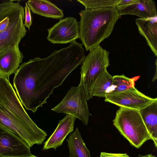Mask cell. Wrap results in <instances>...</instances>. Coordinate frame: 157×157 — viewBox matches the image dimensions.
Returning a JSON list of instances; mask_svg holds the SVG:
<instances>
[{
    "label": "cell",
    "mask_w": 157,
    "mask_h": 157,
    "mask_svg": "<svg viewBox=\"0 0 157 157\" xmlns=\"http://www.w3.org/2000/svg\"><path fill=\"white\" fill-rule=\"evenodd\" d=\"M82 44L74 41L44 58L36 57L22 64L15 73L13 86L22 105L33 113L46 103L54 89L85 57Z\"/></svg>",
    "instance_id": "6da1fadb"
},
{
    "label": "cell",
    "mask_w": 157,
    "mask_h": 157,
    "mask_svg": "<svg viewBox=\"0 0 157 157\" xmlns=\"http://www.w3.org/2000/svg\"><path fill=\"white\" fill-rule=\"evenodd\" d=\"M0 125L17 136L30 148L42 144L47 133L24 109L9 79L0 76Z\"/></svg>",
    "instance_id": "7a4b0ae2"
},
{
    "label": "cell",
    "mask_w": 157,
    "mask_h": 157,
    "mask_svg": "<svg viewBox=\"0 0 157 157\" xmlns=\"http://www.w3.org/2000/svg\"><path fill=\"white\" fill-rule=\"evenodd\" d=\"M79 14V38L86 51L108 38L121 17L118 10L114 7L85 9Z\"/></svg>",
    "instance_id": "3957f363"
},
{
    "label": "cell",
    "mask_w": 157,
    "mask_h": 157,
    "mask_svg": "<svg viewBox=\"0 0 157 157\" xmlns=\"http://www.w3.org/2000/svg\"><path fill=\"white\" fill-rule=\"evenodd\" d=\"M113 122L121 134L137 148L151 140L138 110L120 107Z\"/></svg>",
    "instance_id": "277c9868"
},
{
    "label": "cell",
    "mask_w": 157,
    "mask_h": 157,
    "mask_svg": "<svg viewBox=\"0 0 157 157\" xmlns=\"http://www.w3.org/2000/svg\"><path fill=\"white\" fill-rule=\"evenodd\" d=\"M109 52L100 45L91 49L81 68L80 84L83 86L87 100L93 98V86L97 79L109 65Z\"/></svg>",
    "instance_id": "5b68a950"
},
{
    "label": "cell",
    "mask_w": 157,
    "mask_h": 157,
    "mask_svg": "<svg viewBox=\"0 0 157 157\" xmlns=\"http://www.w3.org/2000/svg\"><path fill=\"white\" fill-rule=\"evenodd\" d=\"M87 98L85 89L80 84L77 87L72 86L68 90L62 100L51 109L58 113L72 116L87 125L89 116Z\"/></svg>",
    "instance_id": "8992f818"
},
{
    "label": "cell",
    "mask_w": 157,
    "mask_h": 157,
    "mask_svg": "<svg viewBox=\"0 0 157 157\" xmlns=\"http://www.w3.org/2000/svg\"><path fill=\"white\" fill-rule=\"evenodd\" d=\"M48 31L47 40L53 44L70 43L79 37V23L74 17L60 19Z\"/></svg>",
    "instance_id": "52a82bcc"
},
{
    "label": "cell",
    "mask_w": 157,
    "mask_h": 157,
    "mask_svg": "<svg viewBox=\"0 0 157 157\" xmlns=\"http://www.w3.org/2000/svg\"><path fill=\"white\" fill-rule=\"evenodd\" d=\"M30 148L17 136L0 125V157L30 156Z\"/></svg>",
    "instance_id": "ba28073f"
},
{
    "label": "cell",
    "mask_w": 157,
    "mask_h": 157,
    "mask_svg": "<svg viewBox=\"0 0 157 157\" xmlns=\"http://www.w3.org/2000/svg\"><path fill=\"white\" fill-rule=\"evenodd\" d=\"M105 101L120 107L137 110L145 107L151 102L157 100L146 96L137 90L135 87L118 94H106Z\"/></svg>",
    "instance_id": "9c48e42d"
},
{
    "label": "cell",
    "mask_w": 157,
    "mask_h": 157,
    "mask_svg": "<svg viewBox=\"0 0 157 157\" xmlns=\"http://www.w3.org/2000/svg\"><path fill=\"white\" fill-rule=\"evenodd\" d=\"M25 12L10 24L7 28L0 32V53L8 48L18 45L26 35V30L23 23Z\"/></svg>",
    "instance_id": "30bf717a"
},
{
    "label": "cell",
    "mask_w": 157,
    "mask_h": 157,
    "mask_svg": "<svg viewBox=\"0 0 157 157\" xmlns=\"http://www.w3.org/2000/svg\"><path fill=\"white\" fill-rule=\"evenodd\" d=\"M76 118L67 114L64 118L59 120L54 132L44 143L43 150L53 148L56 150L62 145L67 136L73 132Z\"/></svg>",
    "instance_id": "8fae6325"
},
{
    "label": "cell",
    "mask_w": 157,
    "mask_h": 157,
    "mask_svg": "<svg viewBox=\"0 0 157 157\" xmlns=\"http://www.w3.org/2000/svg\"><path fill=\"white\" fill-rule=\"evenodd\" d=\"M24 57L18 45L10 47L0 53V76L9 78L15 73Z\"/></svg>",
    "instance_id": "7c38bea8"
},
{
    "label": "cell",
    "mask_w": 157,
    "mask_h": 157,
    "mask_svg": "<svg viewBox=\"0 0 157 157\" xmlns=\"http://www.w3.org/2000/svg\"><path fill=\"white\" fill-rule=\"evenodd\" d=\"M116 8L121 16L132 15L140 18L147 19L157 16V9L155 2L151 0H138L135 3Z\"/></svg>",
    "instance_id": "4fadbf2b"
},
{
    "label": "cell",
    "mask_w": 157,
    "mask_h": 157,
    "mask_svg": "<svg viewBox=\"0 0 157 157\" xmlns=\"http://www.w3.org/2000/svg\"><path fill=\"white\" fill-rule=\"evenodd\" d=\"M135 22L139 33L157 57V16L147 19L137 18Z\"/></svg>",
    "instance_id": "5bb4252c"
},
{
    "label": "cell",
    "mask_w": 157,
    "mask_h": 157,
    "mask_svg": "<svg viewBox=\"0 0 157 157\" xmlns=\"http://www.w3.org/2000/svg\"><path fill=\"white\" fill-rule=\"evenodd\" d=\"M13 0H0V32L5 30L12 21L23 12L24 7Z\"/></svg>",
    "instance_id": "9a60e30c"
},
{
    "label": "cell",
    "mask_w": 157,
    "mask_h": 157,
    "mask_svg": "<svg viewBox=\"0 0 157 157\" xmlns=\"http://www.w3.org/2000/svg\"><path fill=\"white\" fill-rule=\"evenodd\" d=\"M33 13L46 17L62 18L63 10L50 1L47 0H29L26 2Z\"/></svg>",
    "instance_id": "2e32d148"
},
{
    "label": "cell",
    "mask_w": 157,
    "mask_h": 157,
    "mask_svg": "<svg viewBox=\"0 0 157 157\" xmlns=\"http://www.w3.org/2000/svg\"><path fill=\"white\" fill-rule=\"evenodd\" d=\"M156 147L157 146V100L138 110Z\"/></svg>",
    "instance_id": "e0dca14e"
},
{
    "label": "cell",
    "mask_w": 157,
    "mask_h": 157,
    "mask_svg": "<svg viewBox=\"0 0 157 157\" xmlns=\"http://www.w3.org/2000/svg\"><path fill=\"white\" fill-rule=\"evenodd\" d=\"M66 140L69 149L68 157H91L90 151L86 147L78 128L70 133Z\"/></svg>",
    "instance_id": "ac0fdd59"
},
{
    "label": "cell",
    "mask_w": 157,
    "mask_h": 157,
    "mask_svg": "<svg viewBox=\"0 0 157 157\" xmlns=\"http://www.w3.org/2000/svg\"><path fill=\"white\" fill-rule=\"evenodd\" d=\"M113 76L107 70L102 72L95 81L92 88V95L105 98L106 92L112 85Z\"/></svg>",
    "instance_id": "d6986e66"
},
{
    "label": "cell",
    "mask_w": 157,
    "mask_h": 157,
    "mask_svg": "<svg viewBox=\"0 0 157 157\" xmlns=\"http://www.w3.org/2000/svg\"><path fill=\"white\" fill-rule=\"evenodd\" d=\"M135 80V78H130L124 75L113 76L112 85L105 95L118 94L134 87Z\"/></svg>",
    "instance_id": "ffe728a7"
},
{
    "label": "cell",
    "mask_w": 157,
    "mask_h": 157,
    "mask_svg": "<svg viewBox=\"0 0 157 157\" xmlns=\"http://www.w3.org/2000/svg\"><path fill=\"white\" fill-rule=\"evenodd\" d=\"M121 0H77L85 9L116 7Z\"/></svg>",
    "instance_id": "44dd1931"
},
{
    "label": "cell",
    "mask_w": 157,
    "mask_h": 157,
    "mask_svg": "<svg viewBox=\"0 0 157 157\" xmlns=\"http://www.w3.org/2000/svg\"><path fill=\"white\" fill-rule=\"evenodd\" d=\"M25 21L24 25L25 27L27 28L29 30L32 24V17L30 10L26 2L25 7Z\"/></svg>",
    "instance_id": "7402d4cb"
},
{
    "label": "cell",
    "mask_w": 157,
    "mask_h": 157,
    "mask_svg": "<svg viewBox=\"0 0 157 157\" xmlns=\"http://www.w3.org/2000/svg\"><path fill=\"white\" fill-rule=\"evenodd\" d=\"M100 157H130L126 154L111 153L101 152Z\"/></svg>",
    "instance_id": "603a6c76"
},
{
    "label": "cell",
    "mask_w": 157,
    "mask_h": 157,
    "mask_svg": "<svg viewBox=\"0 0 157 157\" xmlns=\"http://www.w3.org/2000/svg\"><path fill=\"white\" fill-rule=\"evenodd\" d=\"M138 0H121L118 6H123L128 5L137 2Z\"/></svg>",
    "instance_id": "cb8c5ba5"
},
{
    "label": "cell",
    "mask_w": 157,
    "mask_h": 157,
    "mask_svg": "<svg viewBox=\"0 0 157 157\" xmlns=\"http://www.w3.org/2000/svg\"><path fill=\"white\" fill-rule=\"evenodd\" d=\"M155 74L154 75V77H153V78L152 79V81L153 82L155 80H156L157 79V59L155 61Z\"/></svg>",
    "instance_id": "d4e9b609"
},
{
    "label": "cell",
    "mask_w": 157,
    "mask_h": 157,
    "mask_svg": "<svg viewBox=\"0 0 157 157\" xmlns=\"http://www.w3.org/2000/svg\"><path fill=\"white\" fill-rule=\"evenodd\" d=\"M137 157H156L155 156L151 154H148L145 155H139Z\"/></svg>",
    "instance_id": "484cf974"
},
{
    "label": "cell",
    "mask_w": 157,
    "mask_h": 157,
    "mask_svg": "<svg viewBox=\"0 0 157 157\" xmlns=\"http://www.w3.org/2000/svg\"><path fill=\"white\" fill-rule=\"evenodd\" d=\"M37 157V156H36L34 155H32L31 156H27V157Z\"/></svg>",
    "instance_id": "4316f807"
}]
</instances>
